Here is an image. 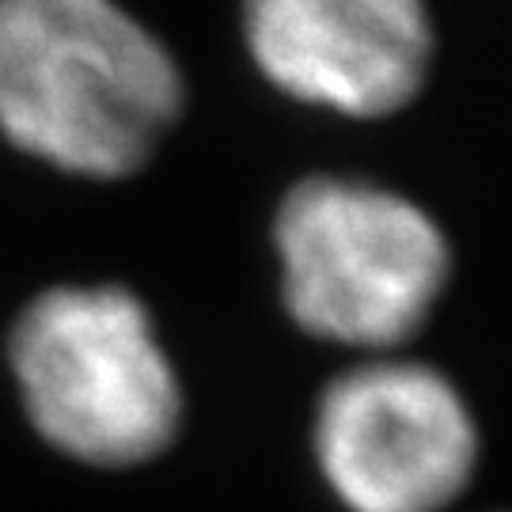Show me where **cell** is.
I'll list each match as a JSON object with an SVG mask.
<instances>
[{
    "instance_id": "obj_1",
    "label": "cell",
    "mask_w": 512,
    "mask_h": 512,
    "mask_svg": "<svg viewBox=\"0 0 512 512\" xmlns=\"http://www.w3.org/2000/svg\"><path fill=\"white\" fill-rule=\"evenodd\" d=\"M175 50L122 0H0V145L73 183L141 175L183 122Z\"/></svg>"
},
{
    "instance_id": "obj_2",
    "label": "cell",
    "mask_w": 512,
    "mask_h": 512,
    "mask_svg": "<svg viewBox=\"0 0 512 512\" xmlns=\"http://www.w3.org/2000/svg\"><path fill=\"white\" fill-rule=\"evenodd\" d=\"M4 372L27 429L84 471H141L186 421V387L156 315L122 281H54L4 330Z\"/></svg>"
},
{
    "instance_id": "obj_3",
    "label": "cell",
    "mask_w": 512,
    "mask_h": 512,
    "mask_svg": "<svg viewBox=\"0 0 512 512\" xmlns=\"http://www.w3.org/2000/svg\"><path fill=\"white\" fill-rule=\"evenodd\" d=\"M281 304L315 342L399 353L452 281V243L429 209L353 175L296 179L270 220Z\"/></svg>"
},
{
    "instance_id": "obj_4",
    "label": "cell",
    "mask_w": 512,
    "mask_h": 512,
    "mask_svg": "<svg viewBox=\"0 0 512 512\" xmlns=\"http://www.w3.org/2000/svg\"><path fill=\"white\" fill-rule=\"evenodd\" d=\"M311 456L346 512H448L478 475L482 429L448 372L376 353L323 384Z\"/></svg>"
},
{
    "instance_id": "obj_5",
    "label": "cell",
    "mask_w": 512,
    "mask_h": 512,
    "mask_svg": "<svg viewBox=\"0 0 512 512\" xmlns=\"http://www.w3.org/2000/svg\"><path fill=\"white\" fill-rule=\"evenodd\" d=\"M239 38L277 95L357 122L410 107L437 54L429 0H239Z\"/></svg>"
}]
</instances>
